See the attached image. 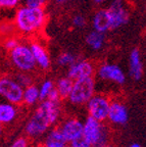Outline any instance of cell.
<instances>
[{"instance_id": "21", "label": "cell", "mask_w": 146, "mask_h": 147, "mask_svg": "<svg viewBox=\"0 0 146 147\" xmlns=\"http://www.w3.org/2000/svg\"><path fill=\"white\" fill-rule=\"evenodd\" d=\"M55 88V84L51 80H45L40 84L39 86V92H40V99L46 100L48 99V96L51 93L53 89Z\"/></svg>"}, {"instance_id": "9", "label": "cell", "mask_w": 146, "mask_h": 147, "mask_svg": "<svg viewBox=\"0 0 146 147\" xmlns=\"http://www.w3.org/2000/svg\"><path fill=\"white\" fill-rule=\"evenodd\" d=\"M57 127L59 128L60 132L68 143L83 136L84 122L77 117H66L62 119Z\"/></svg>"}, {"instance_id": "14", "label": "cell", "mask_w": 146, "mask_h": 147, "mask_svg": "<svg viewBox=\"0 0 146 147\" xmlns=\"http://www.w3.org/2000/svg\"><path fill=\"white\" fill-rule=\"evenodd\" d=\"M129 75L132 79L138 81L143 75V63L140 51L134 48L129 55Z\"/></svg>"}, {"instance_id": "35", "label": "cell", "mask_w": 146, "mask_h": 147, "mask_svg": "<svg viewBox=\"0 0 146 147\" xmlns=\"http://www.w3.org/2000/svg\"><path fill=\"white\" fill-rule=\"evenodd\" d=\"M56 1L59 3H62V2H64V1H66V0H56Z\"/></svg>"}, {"instance_id": "12", "label": "cell", "mask_w": 146, "mask_h": 147, "mask_svg": "<svg viewBox=\"0 0 146 147\" xmlns=\"http://www.w3.org/2000/svg\"><path fill=\"white\" fill-rule=\"evenodd\" d=\"M129 119L128 109L126 105L118 100H112L110 111H108L107 121L112 125L123 126L126 125Z\"/></svg>"}, {"instance_id": "1", "label": "cell", "mask_w": 146, "mask_h": 147, "mask_svg": "<svg viewBox=\"0 0 146 147\" xmlns=\"http://www.w3.org/2000/svg\"><path fill=\"white\" fill-rule=\"evenodd\" d=\"M62 113L60 101L41 100L26 123L25 136L29 140H42L45 134L60 122Z\"/></svg>"}, {"instance_id": "3", "label": "cell", "mask_w": 146, "mask_h": 147, "mask_svg": "<svg viewBox=\"0 0 146 147\" xmlns=\"http://www.w3.org/2000/svg\"><path fill=\"white\" fill-rule=\"evenodd\" d=\"M83 136L91 143L92 147H104L110 144V131L103 122L88 115L84 121Z\"/></svg>"}, {"instance_id": "34", "label": "cell", "mask_w": 146, "mask_h": 147, "mask_svg": "<svg viewBox=\"0 0 146 147\" xmlns=\"http://www.w3.org/2000/svg\"><path fill=\"white\" fill-rule=\"evenodd\" d=\"M60 147H71L69 145V143H66V144H64V145H62V146H60Z\"/></svg>"}, {"instance_id": "26", "label": "cell", "mask_w": 146, "mask_h": 147, "mask_svg": "<svg viewBox=\"0 0 146 147\" xmlns=\"http://www.w3.org/2000/svg\"><path fill=\"white\" fill-rule=\"evenodd\" d=\"M47 3V0H25L26 6L32 8H43Z\"/></svg>"}, {"instance_id": "7", "label": "cell", "mask_w": 146, "mask_h": 147, "mask_svg": "<svg viewBox=\"0 0 146 147\" xmlns=\"http://www.w3.org/2000/svg\"><path fill=\"white\" fill-rule=\"evenodd\" d=\"M112 100L104 94H94L86 103V110L89 117L97 119L99 122L107 121Z\"/></svg>"}, {"instance_id": "23", "label": "cell", "mask_w": 146, "mask_h": 147, "mask_svg": "<svg viewBox=\"0 0 146 147\" xmlns=\"http://www.w3.org/2000/svg\"><path fill=\"white\" fill-rule=\"evenodd\" d=\"M14 78L18 81L24 88L28 87V86L34 84L33 83V77L31 75V73H26V71H18L14 75Z\"/></svg>"}, {"instance_id": "31", "label": "cell", "mask_w": 146, "mask_h": 147, "mask_svg": "<svg viewBox=\"0 0 146 147\" xmlns=\"http://www.w3.org/2000/svg\"><path fill=\"white\" fill-rule=\"evenodd\" d=\"M3 135H4V126L2 124H0V140L3 138Z\"/></svg>"}, {"instance_id": "16", "label": "cell", "mask_w": 146, "mask_h": 147, "mask_svg": "<svg viewBox=\"0 0 146 147\" xmlns=\"http://www.w3.org/2000/svg\"><path fill=\"white\" fill-rule=\"evenodd\" d=\"M41 141L42 147H60L68 143L57 126L52 127L45 134V136Z\"/></svg>"}, {"instance_id": "30", "label": "cell", "mask_w": 146, "mask_h": 147, "mask_svg": "<svg viewBox=\"0 0 146 147\" xmlns=\"http://www.w3.org/2000/svg\"><path fill=\"white\" fill-rule=\"evenodd\" d=\"M48 99H49V100H52V101H62L60 95H59V93L57 92L56 88H54V89L51 91V93L49 94V96H48Z\"/></svg>"}, {"instance_id": "32", "label": "cell", "mask_w": 146, "mask_h": 147, "mask_svg": "<svg viewBox=\"0 0 146 147\" xmlns=\"http://www.w3.org/2000/svg\"><path fill=\"white\" fill-rule=\"evenodd\" d=\"M104 1L105 0H94V2H95L96 4H102Z\"/></svg>"}, {"instance_id": "18", "label": "cell", "mask_w": 146, "mask_h": 147, "mask_svg": "<svg viewBox=\"0 0 146 147\" xmlns=\"http://www.w3.org/2000/svg\"><path fill=\"white\" fill-rule=\"evenodd\" d=\"M41 101L40 99V92L39 87L34 84L24 88V97H23V105L27 107L35 106Z\"/></svg>"}, {"instance_id": "15", "label": "cell", "mask_w": 146, "mask_h": 147, "mask_svg": "<svg viewBox=\"0 0 146 147\" xmlns=\"http://www.w3.org/2000/svg\"><path fill=\"white\" fill-rule=\"evenodd\" d=\"M18 117V105L10 102H0V124L10 125Z\"/></svg>"}, {"instance_id": "22", "label": "cell", "mask_w": 146, "mask_h": 147, "mask_svg": "<svg viewBox=\"0 0 146 147\" xmlns=\"http://www.w3.org/2000/svg\"><path fill=\"white\" fill-rule=\"evenodd\" d=\"M77 61V57L76 55L73 54V53L70 52H64L58 56L57 58V63L59 67H71L72 64L75 63Z\"/></svg>"}, {"instance_id": "19", "label": "cell", "mask_w": 146, "mask_h": 147, "mask_svg": "<svg viewBox=\"0 0 146 147\" xmlns=\"http://www.w3.org/2000/svg\"><path fill=\"white\" fill-rule=\"evenodd\" d=\"M86 43L93 50H100L105 43V33L93 30L86 36Z\"/></svg>"}, {"instance_id": "6", "label": "cell", "mask_w": 146, "mask_h": 147, "mask_svg": "<svg viewBox=\"0 0 146 147\" xmlns=\"http://www.w3.org/2000/svg\"><path fill=\"white\" fill-rule=\"evenodd\" d=\"M0 97L16 105L23 104L24 87L16 80L14 77L5 76L0 77Z\"/></svg>"}, {"instance_id": "13", "label": "cell", "mask_w": 146, "mask_h": 147, "mask_svg": "<svg viewBox=\"0 0 146 147\" xmlns=\"http://www.w3.org/2000/svg\"><path fill=\"white\" fill-rule=\"evenodd\" d=\"M30 47L35 60H36L37 67H39V69H41L42 71L49 69L51 65L50 57H49L45 47L39 42H32L30 44Z\"/></svg>"}, {"instance_id": "20", "label": "cell", "mask_w": 146, "mask_h": 147, "mask_svg": "<svg viewBox=\"0 0 146 147\" xmlns=\"http://www.w3.org/2000/svg\"><path fill=\"white\" fill-rule=\"evenodd\" d=\"M73 85L74 80L68 76L62 77V78L57 80L56 84H55V88H56L57 92L59 93L62 100V99H68L72 89H73Z\"/></svg>"}, {"instance_id": "11", "label": "cell", "mask_w": 146, "mask_h": 147, "mask_svg": "<svg viewBox=\"0 0 146 147\" xmlns=\"http://www.w3.org/2000/svg\"><path fill=\"white\" fill-rule=\"evenodd\" d=\"M95 74V67L89 60H77L68 69V77L74 81L82 78L93 77Z\"/></svg>"}, {"instance_id": "33", "label": "cell", "mask_w": 146, "mask_h": 147, "mask_svg": "<svg viewBox=\"0 0 146 147\" xmlns=\"http://www.w3.org/2000/svg\"><path fill=\"white\" fill-rule=\"evenodd\" d=\"M129 147H141L139 144H137V143H134V144H131Z\"/></svg>"}, {"instance_id": "24", "label": "cell", "mask_w": 146, "mask_h": 147, "mask_svg": "<svg viewBox=\"0 0 146 147\" xmlns=\"http://www.w3.org/2000/svg\"><path fill=\"white\" fill-rule=\"evenodd\" d=\"M69 145L71 147H92V144L87 140L84 136H81V137L77 138L75 140L71 141L69 143Z\"/></svg>"}, {"instance_id": "36", "label": "cell", "mask_w": 146, "mask_h": 147, "mask_svg": "<svg viewBox=\"0 0 146 147\" xmlns=\"http://www.w3.org/2000/svg\"><path fill=\"white\" fill-rule=\"evenodd\" d=\"M104 147H114V146H112V145H110V144H107L106 146H104Z\"/></svg>"}, {"instance_id": "29", "label": "cell", "mask_w": 146, "mask_h": 147, "mask_svg": "<svg viewBox=\"0 0 146 147\" xmlns=\"http://www.w3.org/2000/svg\"><path fill=\"white\" fill-rule=\"evenodd\" d=\"M73 25L76 28H83L86 25V20L83 16L78 14V16H75L73 18Z\"/></svg>"}, {"instance_id": "4", "label": "cell", "mask_w": 146, "mask_h": 147, "mask_svg": "<svg viewBox=\"0 0 146 147\" xmlns=\"http://www.w3.org/2000/svg\"><path fill=\"white\" fill-rule=\"evenodd\" d=\"M95 80L93 77L75 80L68 100L74 106L86 105L89 99L95 94Z\"/></svg>"}, {"instance_id": "8", "label": "cell", "mask_w": 146, "mask_h": 147, "mask_svg": "<svg viewBox=\"0 0 146 147\" xmlns=\"http://www.w3.org/2000/svg\"><path fill=\"white\" fill-rule=\"evenodd\" d=\"M107 11L110 18L112 30H116L125 26L129 22L130 14L124 0H114L108 6Z\"/></svg>"}, {"instance_id": "2", "label": "cell", "mask_w": 146, "mask_h": 147, "mask_svg": "<svg viewBox=\"0 0 146 147\" xmlns=\"http://www.w3.org/2000/svg\"><path fill=\"white\" fill-rule=\"evenodd\" d=\"M45 22L46 12L44 8H32L24 5L14 14L16 29L25 35H32L40 31Z\"/></svg>"}, {"instance_id": "25", "label": "cell", "mask_w": 146, "mask_h": 147, "mask_svg": "<svg viewBox=\"0 0 146 147\" xmlns=\"http://www.w3.org/2000/svg\"><path fill=\"white\" fill-rule=\"evenodd\" d=\"M20 43H21V42L18 41L16 37H8V38H6V39L4 40V42H3V47H4L5 50H7L9 52V51H11L12 49L16 48Z\"/></svg>"}, {"instance_id": "28", "label": "cell", "mask_w": 146, "mask_h": 147, "mask_svg": "<svg viewBox=\"0 0 146 147\" xmlns=\"http://www.w3.org/2000/svg\"><path fill=\"white\" fill-rule=\"evenodd\" d=\"M29 139L26 136H22V137L16 138V140L12 142L10 147H29Z\"/></svg>"}, {"instance_id": "17", "label": "cell", "mask_w": 146, "mask_h": 147, "mask_svg": "<svg viewBox=\"0 0 146 147\" xmlns=\"http://www.w3.org/2000/svg\"><path fill=\"white\" fill-rule=\"evenodd\" d=\"M93 29L95 31H98L101 33H106L107 31L112 30V25H110V18L108 14L107 8L100 9L96 12L93 16Z\"/></svg>"}, {"instance_id": "5", "label": "cell", "mask_w": 146, "mask_h": 147, "mask_svg": "<svg viewBox=\"0 0 146 147\" xmlns=\"http://www.w3.org/2000/svg\"><path fill=\"white\" fill-rule=\"evenodd\" d=\"M9 60L18 71L32 73L37 67L30 45L25 43H20L16 48L9 51Z\"/></svg>"}, {"instance_id": "10", "label": "cell", "mask_w": 146, "mask_h": 147, "mask_svg": "<svg viewBox=\"0 0 146 147\" xmlns=\"http://www.w3.org/2000/svg\"><path fill=\"white\" fill-rule=\"evenodd\" d=\"M97 76L100 80L116 83L118 85H123L126 82V75L118 64L102 63L97 69Z\"/></svg>"}, {"instance_id": "27", "label": "cell", "mask_w": 146, "mask_h": 147, "mask_svg": "<svg viewBox=\"0 0 146 147\" xmlns=\"http://www.w3.org/2000/svg\"><path fill=\"white\" fill-rule=\"evenodd\" d=\"M20 0H0V9H12L18 6Z\"/></svg>"}]
</instances>
